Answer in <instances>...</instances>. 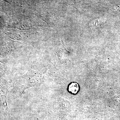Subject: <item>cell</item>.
<instances>
[{
	"instance_id": "6da1fadb",
	"label": "cell",
	"mask_w": 120,
	"mask_h": 120,
	"mask_svg": "<svg viewBox=\"0 0 120 120\" xmlns=\"http://www.w3.org/2000/svg\"><path fill=\"white\" fill-rule=\"evenodd\" d=\"M8 90L4 86L0 84V105L4 107H8L7 95Z\"/></svg>"
},
{
	"instance_id": "7a4b0ae2",
	"label": "cell",
	"mask_w": 120,
	"mask_h": 120,
	"mask_svg": "<svg viewBox=\"0 0 120 120\" xmlns=\"http://www.w3.org/2000/svg\"><path fill=\"white\" fill-rule=\"evenodd\" d=\"M69 91L72 94H76L79 91V86L76 83H72L69 85L68 87Z\"/></svg>"
}]
</instances>
